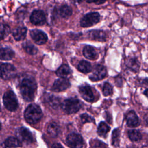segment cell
Masks as SVG:
<instances>
[{"instance_id": "30", "label": "cell", "mask_w": 148, "mask_h": 148, "mask_svg": "<svg viewBox=\"0 0 148 148\" xmlns=\"http://www.w3.org/2000/svg\"><path fill=\"white\" fill-rule=\"evenodd\" d=\"M48 102L50 105V106L54 108H57L60 103V99L57 97L55 96H50L48 99Z\"/></svg>"}, {"instance_id": "37", "label": "cell", "mask_w": 148, "mask_h": 148, "mask_svg": "<svg viewBox=\"0 0 148 148\" xmlns=\"http://www.w3.org/2000/svg\"><path fill=\"white\" fill-rule=\"evenodd\" d=\"M147 89H146V90H145V92H145V95H146V96H147Z\"/></svg>"}, {"instance_id": "2", "label": "cell", "mask_w": 148, "mask_h": 148, "mask_svg": "<svg viewBox=\"0 0 148 148\" xmlns=\"http://www.w3.org/2000/svg\"><path fill=\"white\" fill-rule=\"evenodd\" d=\"M42 111L36 104L32 103L28 106L24 112V117L26 121L29 124H36L42 117Z\"/></svg>"}, {"instance_id": "7", "label": "cell", "mask_w": 148, "mask_h": 148, "mask_svg": "<svg viewBox=\"0 0 148 148\" xmlns=\"http://www.w3.org/2000/svg\"><path fill=\"white\" fill-rule=\"evenodd\" d=\"M66 143L71 148H82L83 145V140L80 135L73 132L68 136Z\"/></svg>"}, {"instance_id": "1", "label": "cell", "mask_w": 148, "mask_h": 148, "mask_svg": "<svg viewBox=\"0 0 148 148\" xmlns=\"http://www.w3.org/2000/svg\"><path fill=\"white\" fill-rule=\"evenodd\" d=\"M19 88L22 97L25 101L30 102L34 99L37 85L34 78L28 76L23 77L20 80Z\"/></svg>"}, {"instance_id": "11", "label": "cell", "mask_w": 148, "mask_h": 148, "mask_svg": "<svg viewBox=\"0 0 148 148\" xmlns=\"http://www.w3.org/2000/svg\"><path fill=\"white\" fill-rule=\"evenodd\" d=\"M30 35L34 42L39 45L45 44L47 41V35L39 29H33L30 32Z\"/></svg>"}, {"instance_id": "10", "label": "cell", "mask_w": 148, "mask_h": 148, "mask_svg": "<svg viewBox=\"0 0 148 148\" xmlns=\"http://www.w3.org/2000/svg\"><path fill=\"white\" fill-rule=\"evenodd\" d=\"M16 134L20 139L25 142L31 143L34 141L32 133L28 129L25 127H20L18 128L16 130Z\"/></svg>"}, {"instance_id": "35", "label": "cell", "mask_w": 148, "mask_h": 148, "mask_svg": "<svg viewBox=\"0 0 148 148\" xmlns=\"http://www.w3.org/2000/svg\"><path fill=\"white\" fill-rule=\"evenodd\" d=\"M87 2L88 3H95V4L97 5H100V4H102V3H103L104 2H105V1H87Z\"/></svg>"}, {"instance_id": "16", "label": "cell", "mask_w": 148, "mask_h": 148, "mask_svg": "<svg viewBox=\"0 0 148 148\" xmlns=\"http://www.w3.org/2000/svg\"><path fill=\"white\" fill-rule=\"evenodd\" d=\"M57 13L61 17L67 18L71 16L72 10L71 8L67 5H62L57 10Z\"/></svg>"}, {"instance_id": "31", "label": "cell", "mask_w": 148, "mask_h": 148, "mask_svg": "<svg viewBox=\"0 0 148 148\" xmlns=\"http://www.w3.org/2000/svg\"><path fill=\"white\" fill-rule=\"evenodd\" d=\"M112 86L108 82L104 83L103 87V94L105 96H108L112 92Z\"/></svg>"}, {"instance_id": "39", "label": "cell", "mask_w": 148, "mask_h": 148, "mask_svg": "<svg viewBox=\"0 0 148 148\" xmlns=\"http://www.w3.org/2000/svg\"><path fill=\"white\" fill-rule=\"evenodd\" d=\"M0 129H1V123H0Z\"/></svg>"}, {"instance_id": "14", "label": "cell", "mask_w": 148, "mask_h": 148, "mask_svg": "<svg viewBox=\"0 0 148 148\" xmlns=\"http://www.w3.org/2000/svg\"><path fill=\"white\" fill-rule=\"evenodd\" d=\"M127 124L129 127H135L139 125V120L134 111H130L125 116Z\"/></svg>"}, {"instance_id": "34", "label": "cell", "mask_w": 148, "mask_h": 148, "mask_svg": "<svg viewBox=\"0 0 148 148\" xmlns=\"http://www.w3.org/2000/svg\"><path fill=\"white\" fill-rule=\"evenodd\" d=\"M52 148H64L62 147V146L60 144V143H54L53 146H52Z\"/></svg>"}, {"instance_id": "17", "label": "cell", "mask_w": 148, "mask_h": 148, "mask_svg": "<svg viewBox=\"0 0 148 148\" xmlns=\"http://www.w3.org/2000/svg\"><path fill=\"white\" fill-rule=\"evenodd\" d=\"M27 34V28L24 27H18L13 31V35L15 40L17 41L25 39Z\"/></svg>"}, {"instance_id": "25", "label": "cell", "mask_w": 148, "mask_h": 148, "mask_svg": "<svg viewBox=\"0 0 148 148\" xmlns=\"http://www.w3.org/2000/svg\"><path fill=\"white\" fill-rule=\"evenodd\" d=\"M110 127L105 123L101 122L98 127L97 132L99 135L101 136H104L106 135V134L109 131Z\"/></svg>"}, {"instance_id": "5", "label": "cell", "mask_w": 148, "mask_h": 148, "mask_svg": "<svg viewBox=\"0 0 148 148\" xmlns=\"http://www.w3.org/2000/svg\"><path fill=\"white\" fill-rule=\"evenodd\" d=\"M100 16L97 12H92L86 14L80 20V25L82 27L92 26L99 21Z\"/></svg>"}, {"instance_id": "20", "label": "cell", "mask_w": 148, "mask_h": 148, "mask_svg": "<svg viewBox=\"0 0 148 148\" xmlns=\"http://www.w3.org/2000/svg\"><path fill=\"white\" fill-rule=\"evenodd\" d=\"M71 72V71L69 66L66 64H63L58 68L56 71V74L60 78H66Z\"/></svg>"}, {"instance_id": "21", "label": "cell", "mask_w": 148, "mask_h": 148, "mask_svg": "<svg viewBox=\"0 0 148 148\" xmlns=\"http://www.w3.org/2000/svg\"><path fill=\"white\" fill-rule=\"evenodd\" d=\"M78 70L84 73H87L91 71V64L85 60H82L78 64Z\"/></svg>"}, {"instance_id": "32", "label": "cell", "mask_w": 148, "mask_h": 148, "mask_svg": "<svg viewBox=\"0 0 148 148\" xmlns=\"http://www.w3.org/2000/svg\"><path fill=\"white\" fill-rule=\"evenodd\" d=\"M127 66L130 68H131L134 71H136L138 69V68L139 67V65L138 64L135 58L130 59L128 60V62L127 63Z\"/></svg>"}, {"instance_id": "36", "label": "cell", "mask_w": 148, "mask_h": 148, "mask_svg": "<svg viewBox=\"0 0 148 148\" xmlns=\"http://www.w3.org/2000/svg\"><path fill=\"white\" fill-rule=\"evenodd\" d=\"M127 148H136V147L135 146V145H134H134H132V146H130L127 147Z\"/></svg>"}, {"instance_id": "9", "label": "cell", "mask_w": 148, "mask_h": 148, "mask_svg": "<svg viewBox=\"0 0 148 148\" xmlns=\"http://www.w3.org/2000/svg\"><path fill=\"white\" fill-rule=\"evenodd\" d=\"M106 75V69L102 65H97L95 66L90 79L92 81H98L103 79Z\"/></svg>"}, {"instance_id": "13", "label": "cell", "mask_w": 148, "mask_h": 148, "mask_svg": "<svg viewBox=\"0 0 148 148\" xmlns=\"http://www.w3.org/2000/svg\"><path fill=\"white\" fill-rule=\"evenodd\" d=\"M79 92L82 97L88 102H92L94 100V95L91 87L88 85H82L79 87Z\"/></svg>"}, {"instance_id": "6", "label": "cell", "mask_w": 148, "mask_h": 148, "mask_svg": "<svg viewBox=\"0 0 148 148\" xmlns=\"http://www.w3.org/2000/svg\"><path fill=\"white\" fill-rule=\"evenodd\" d=\"M16 69L10 64H2L0 65V77L4 80H9L15 76Z\"/></svg>"}, {"instance_id": "38", "label": "cell", "mask_w": 148, "mask_h": 148, "mask_svg": "<svg viewBox=\"0 0 148 148\" xmlns=\"http://www.w3.org/2000/svg\"><path fill=\"white\" fill-rule=\"evenodd\" d=\"M0 110H1V103H0Z\"/></svg>"}, {"instance_id": "33", "label": "cell", "mask_w": 148, "mask_h": 148, "mask_svg": "<svg viewBox=\"0 0 148 148\" xmlns=\"http://www.w3.org/2000/svg\"><path fill=\"white\" fill-rule=\"evenodd\" d=\"M82 122L83 123H90V122H92L94 121V119L91 117L90 116L88 115L87 114H82L80 116Z\"/></svg>"}, {"instance_id": "28", "label": "cell", "mask_w": 148, "mask_h": 148, "mask_svg": "<svg viewBox=\"0 0 148 148\" xmlns=\"http://www.w3.org/2000/svg\"><path fill=\"white\" fill-rule=\"evenodd\" d=\"M119 136L120 131L119 129H115L112 133V144L114 147H117L119 144Z\"/></svg>"}, {"instance_id": "18", "label": "cell", "mask_w": 148, "mask_h": 148, "mask_svg": "<svg viewBox=\"0 0 148 148\" xmlns=\"http://www.w3.org/2000/svg\"><path fill=\"white\" fill-rule=\"evenodd\" d=\"M14 56V52L9 47H0V59L9 60Z\"/></svg>"}, {"instance_id": "29", "label": "cell", "mask_w": 148, "mask_h": 148, "mask_svg": "<svg viewBox=\"0 0 148 148\" xmlns=\"http://www.w3.org/2000/svg\"><path fill=\"white\" fill-rule=\"evenodd\" d=\"M91 148H107V145L99 140H93L90 142Z\"/></svg>"}, {"instance_id": "24", "label": "cell", "mask_w": 148, "mask_h": 148, "mask_svg": "<svg viewBox=\"0 0 148 148\" xmlns=\"http://www.w3.org/2000/svg\"><path fill=\"white\" fill-rule=\"evenodd\" d=\"M23 47L25 51L31 55L36 54L38 52V49L34 45L31 43L29 42H24L23 44Z\"/></svg>"}, {"instance_id": "19", "label": "cell", "mask_w": 148, "mask_h": 148, "mask_svg": "<svg viewBox=\"0 0 148 148\" xmlns=\"http://www.w3.org/2000/svg\"><path fill=\"white\" fill-rule=\"evenodd\" d=\"M83 54L88 60H95L98 57V54L95 49L91 46H86L83 48Z\"/></svg>"}, {"instance_id": "3", "label": "cell", "mask_w": 148, "mask_h": 148, "mask_svg": "<svg viewBox=\"0 0 148 148\" xmlns=\"http://www.w3.org/2000/svg\"><path fill=\"white\" fill-rule=\"evenodd\" d=\"M61 107L66 114H72L79 111L82 107V103L76 98H69L64 101Z\"/></svg>"}, {"instance_id": "23", "label": "cell", "mask_w": 148, "mask_h": 148, "mask_svg": "<svg viewBox=\"0 0 148 148\" xmlns=\"http://www.w3.org/2000/svg\"><path fill=\"white\" fill-rule=\"evenodd\" d=\"M47 131L50 136L56 137L58 135L60 132L59 126L56 123H51L47 127Z\"/></svg>"}, {"instance_id": "27", "label": "cell", "mask_w": 148, "mask_h": 148, "mask_svg": "<svg viewBox=\"0 0 148 148\" xmlns=\"http://www.w3.org/2000/svg\"><path fill=\"white\" fill-rule=\"evenodd\" d=\"M10 33V28L8 25L0 23V40L3 39Z\"/></svg>"}, {"instance_id": "22", "label": "cell", "mask_w": 148, "mask_h": 148, "mask_svg": "<svg viewBox=\"0 0 148 148\" xmlns=\"http://www.w3.org/2000/svg\"><path fill=\"white\" fill-rule=\"evenodd\" d=\"M5 145L9 148H16L21 145L19 140L17 138L12 136H10L5 140Z\"/></svg>"}, {"instance_id": "8", "label": "cell", "mask_w": 148, "mask_h": 148, "mask_svg": "<svg viewBox=\"0 0 148 148\" xmlns=\"http://www.w3.org/2000/svg\"><path fill=\"white\" fill-rule=\"evenodd\" d=\"M31 22L36 25H42L46 23L45 13L41 10H35L30 16Z\"/></svg>"}, {"instance_id": "26", "label": "cell", "mask_w": 148, "mask_h": 148, "mask_svg": "<svg viewBox=\"0 0 148 148\" xmlns=\"http://www.w3.org/2000/svg\"><path fill=\"white\" fill-rule=\"evenodd\" d=\"M129 138L132 141H139L142 139V135L139 131L136 130H130L128 132Z\"/></svg>"}, {"instance_id": "4", "label": "cell", "mask_w": 148, "mask_h": 148, "mask_svg": "<svg viewBox=\"0 0 148 148\" xmlns=\"http://www.w3.org/2000/svg\"><path fill=\"white\" fill-rule=\"evenodd\" d=\"M3 104L9 111H15L18 108V101L15 94L10 90L6 91L3 97Z\"/></svg>"}, {"instance_id": "15", "label": "cell", "mask_w": 148, "mask_h": 148, "mask_svg": "<svg viewBox=\"0 0 148 148\" xmlns=\"http://www.w3.org/2000/svg\"><path fill=\"white\" fill-rule=\"evenodd\" d=\"M90 38L94 40L103 42L106 40V35L101 30H92L89 33Z\"/></svg>"}, {"instance_id": "12", "label": "cell", "mask_w": 148, "mask_h": 148, "mask_svg": "<svg viewBox=\"0 0 148 148\" xmlns=\"http://www.w3.org/2000/svg\"><path fill=\"white\" fill-rule=\"evenodd\" d=\"M71 86L69 81L66 78H60L53 83L52 90L56 92H60L68 88Z\"/></svg>"}]
</instances>
